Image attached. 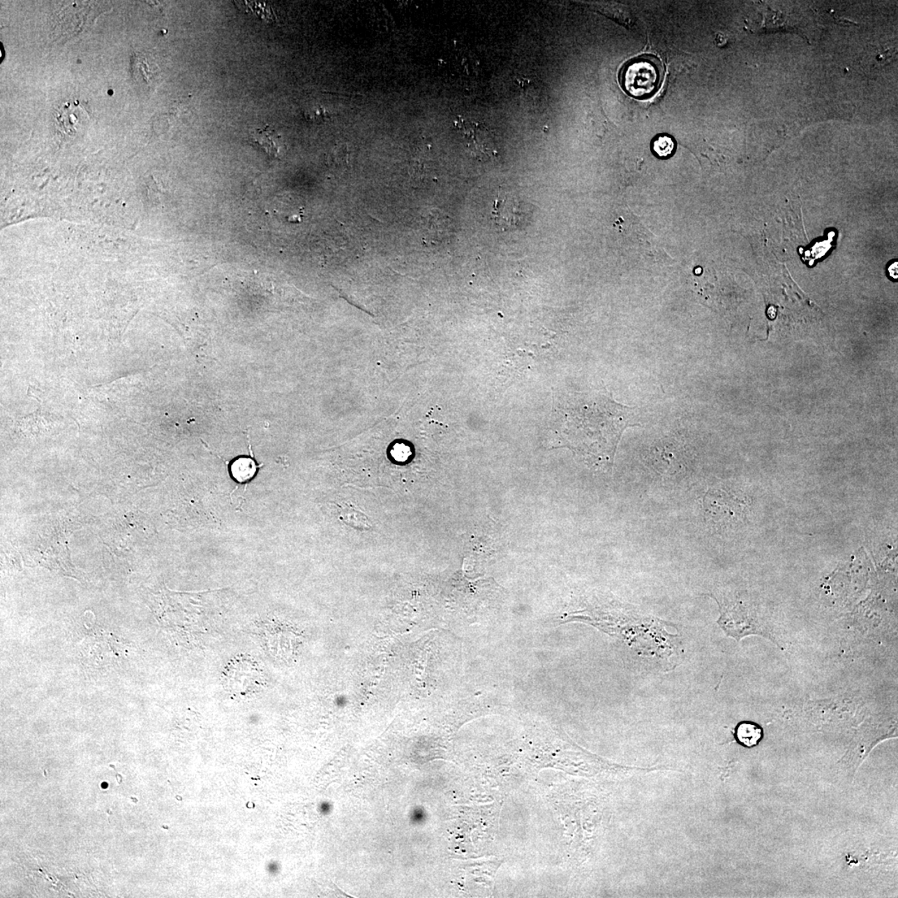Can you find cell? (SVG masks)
I'll return each mask as SVG.
<instances>
[{
	"label": "cell",
	"instance_id": "obj_7",
	"mask_svg": "<svg viewBox=\"0 0 898 898\" xmlns=\"http://www.w3.org/2000/svg\"><path fill=\"white\" fill-rule=\"evenodd\" d=\"M735 738L744 747H756L763 738V728L753 722H740L735 728Z\"/></svg>",
	"mask_w": 898,
	"mask_h": 898
},
{
	"label": "cell",
	"instance_id": "obj_2",
	"mask_svg": "<svg viewBox=\"0 0 898 898\" xmlns=\"http://www.w3.org/2000/svg\"><path fill=\"white\" fill-rule=\"evenodd\" d=\"M223 683L229 692L236 696H250L260 691L263 685L262 671L258 663L250 657L232 659L223 673Z\"/></svg>",
	"mask_w": 898,
	"mask_h": 898
},
{
	"label": "cell",
	"instance_id": "obj_4",
	"mask_svg": "<svg viewBox=\"0 0 898 898\" xmlns=\"http://www.w3.org/2000/svg\"><path fill=\"white\" fill-rule=\"evenodd\" d=\"M474 157L481 160L492 159L498 155L496 137L491 129L479 121L463 120L456 124Z\"/></svg>",
	"mask_w": 898,
	"mask_h": 898
},
{
	"label": "cell",
	"instance_id": "obj_8",
	"mask_svg": "<svg viewBox=\"0 0 898 898\" xmlns=\"http://www.w3.org/2000/svg\"><path fill=\"white\" fill-rule=\"evenodd\" d=\"M251 138L272 157L276 158L280 153L279 137L271 129H257L251 133Z\"/></svg>",
	"mask_w": 898,
	"mask_h": 898
},
{
	"label": "cell",
	"instance_id": "obj_3",
	"mask_svg": "<svg viewBox=\"0 0 898 898\" xmlns=\"http://www.w3.org/2000/svg\"><path fill=\"white\" fill-rule=\"evenodd\" d=\"M531 216V206L510 193L499 195L494 202L493 221L502 231H509L522 227Z\"/></svg>",
	"mask_w": 898,
	"mask_h": 898
},
{
	"label": "cell",
	"instance_id": "obj_10",
	"mask_svg": "<svg viewBox=\"0 0 898 898\" xmlns=\"http://www.w3.org/2000/svg\"><path fill=\"white\" fill-rule=\"evenodd\" d=\"M650 147L657 158L667 159L675 154L676 142L674 138L668 134H659L653 138Z\"/></svg>",
	"mask_w": 898,
	"mask_h": 898
},
{
	"label": "cell",
	"instance_id": "obj_6",
	"mask_svg": "<svg viewBox=\"0 0 898 898\" xmlns=\"http://www.w3.org/2000/svg\"><path fill=\"white\" fill-rule=\"evenodd\" d=\"M340 518L347 526L359 532L370 531L373 527L372 520L359 507L349 503L341 509Z\"/></svg>",
	"mask_w": 898,
	"mask_h": 898
},
{
	"label": "cell",
	"instance_id": "obj_9",
	"mask_svg": "<svg viewBox=\"0 0 898 898\" xmlns=\"http://www.w3.org/2000/svg\"><path fill=\"white\" fill-rule=\"evenodd\" d=\"M231 471L234 479L240 483H245L253 478L257 467L253 458H240L234 461Z\"/></svg>",
	"mask_w": 898,
	"mask_h": 898
},
{
	"label": "cell",
	"instance_id": "obj_1",
	"mask_svg": "<svg viewBox=\"0 0 898 898\" xmlns=\"http://www.w3.org/2000/svg\"><path fill=\"white\" fill-rule=\"evenodd\" d=\"M664 68L658 58L644 55L633 59L622 68L620 81L631 96L646 98L657 92L663 79Z\"/></svg>",
	"mask_w": 898,
	"mask_h": 898
},
{
	"label": "cell",
	"instance_id": "obj_5",
	"mask_svg": "<svg viewBox=\"0 0 898 898\" xmlns=\"http://www.w3.org/2000/svg\"><path fill=\"white\" fill-rule=\"evenodd\" d=\"M89 119L88 110L77 100L64 103L55 112L56 128L63 135H77L88 127Z\"/></svg>",
	"mask_w": 898,
	"mask_h": 898
},
{
	"label": "cell",
	"instance_id": "obj_11",
	"mask_svg": "<svg viewBox=\"0 0 898 898\" xmlns=\"http://www.w3.org/2000/svg\"><path fill=\"white\" fill-rule=\"evenodd\" d=\"M305 116L310 121L324 120L329 117L327 112L320 107L311 108L306 112Z\"/></svg>",
	"mask_w": 898,
	"mask_h": 898
}]
</instances>
